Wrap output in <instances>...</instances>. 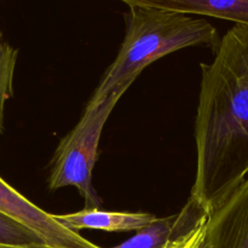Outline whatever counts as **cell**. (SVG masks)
<instances>
[{"label":"cell","instance_id":"cell-1","mask_svg":"<svg viewBox=\"0 0 248 248\" xmlns=\"http://www.w3.org/2000/svg\"><path fill=\"white\" fill-rule=\"evenodd\" d=\"M200 67L190 199L208 213L248 174L247 24H234Z\"/></svg>","mask_w":248,"mask_h":248},{"label":"cell","instance_id":"cell-5","mask_svg":"<svg viewBox=\"0 0 248 248\" xmlns=\"http://www.w3.org/2000/svg\"><path fill=\"white\" fill-rule=\"evenodd\" d=\"M203 248H248V174L208 211Z\"/></svg>","mask_w":248,"mask_h":248},{"label":"cell","instance_id":"cell-7","mask_svg":"<svg viewBox=\"0 0 248 248\" xmlns=\"http://www.w3.org/2000/svg\"><path fill=\"white\" fill-rule=\"evenodd\" d=\"M53 216L58 222L74 232L92 229L108 232H140L157 218L148 212L103 211L101 208H84L78 212Z\"/></svg>","mask_w":248,"mask_h":248},{"label":"cell","instance_id":"cell-2","mask_svg":"<svg viewBox=\"0 0 248 248\" xmlns=\"http://www.w3.org/2000/svg\"><path fill=\"white\" fill-rule=\"evenodd\" d=\"M125 36L119 52L104 72L89 101L96 106L114 92L128 89L153 62L194 46L217 47L220 38L205 18L149 6H128Z\"/></svg>","mask_w":248,"mask_h":248},{"label":"cell","instance_id":"cell-3","mask_svg":"<svg viewBox=\"0 0 248 248\" xmlns=\"http://www.w3.org/2000/svg\"><path fill=\"white\" fill-rule=\"evenodd\" d=\"M127 89H121L96 106L86 104L77 125L60 140L51 159L47 186L50 191L73 186L85 201V208H101L99 198L92 181L98 159L102 132L111 111Z\"/></svg>","mask_w":248,"mask_h":248},{"label":"cell","instance_id":"cell-6","mask_svg":"<svg viewBox=\"0 0 248 248\" xmlns=\"http://www.w3.org/2000/svg\"><path fill=\"white\" fill-rule=\"evenodd\" d=\"M207 215L201 206L189 198L186 205L176 215L156 218L123 244L110 248H164L170 241L190 232Z\"/></svg>","mask_w":248,"mask_h":248},{"label":"cell","instance_id":"cell-9","mask_svg":"<svg viewBox=\"0 0 248 248\" xmlns=\"http://www.w3.org/2000/svg\"><path fill=\"white\" fill-rule=\"evenodd\" d=\"M17 56L18 50L7 44L0 33V133L4 130L5 106L14 93Z\"/></svg>","mask_w":248,"mask_h":248},{"label":"cell","instance_id":"cell-4","mask_svg":"<svg viewBox=\"0 0 248 248\" xmlns=\"http://www.w3.org/2000/svg\"><path fill=\"white\" fill-rule=\"evenodd\" d=\"M0 212L35 232L48 248H102L58 222L0 177Z\"/></svg>","mask_w":248,"mask_h":248},{"label":"cell","instance_id":"cell-8","mask_svg":"<svg viewBox=\"0 0 248 248\" xmlns=\"http://www.w3.org/2000/svg\"><path fill=\"white\" fill-rule=\"evenodd\" d=\"M0 248H48L35 234L10 216L0 212Z\"/></svg>","mask_w":248,"mask_h":248},{"label":"cell","instance_id":"cell-10","mask_svg":"<svg viewBox=\"0 0 248 248\" xmlns=\"http://www.w3.org/2000/svg\"><path fill=\"white\" fill-rule=\"evenodd\" d=\"M206 219H207V215L203 216L200 222L190 232L173 241H170L164 248H203Z\"/></svg>","mask_w":248,"mask_h":248}]
</instances>
